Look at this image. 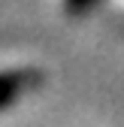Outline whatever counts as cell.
I'll use <instances>...</instances> for the list:
<instances>
[{
  "mask_svg": "<svg viewBox=\"0 0 124 127\" xmlns=\"http://www.w3.org/2000/svg\"><path fill=\"white\" fill-rule=\"evenodd\" d=\"M73 3H76V9H82V3H88V0H73Z\"/></svg>",
  "mask_w": 124,
  "mask_h": 127,
  "instance_id": "obj_1",
  "label": "cell"
}]
</instances>
